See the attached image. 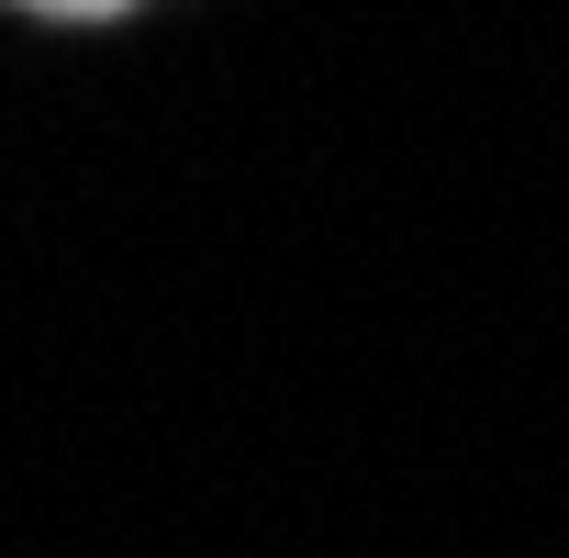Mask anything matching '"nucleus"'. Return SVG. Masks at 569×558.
<instances>
[{
  "label": "nucleus",
  "instance_id": "f257e3e1",
  "mask_svg": "<svg viewBox=\"0 0 569 558\" xmlns=\"http://www.w3.org/2000/svg\"><path fill=\"white\" fill-rule=\"evenodd\" d=\"M23 12H79V23H101V12H134V0H23Z\"/></svg>",
  "mask_w": 569,
  "mask_h": 558
}]
</instances>
